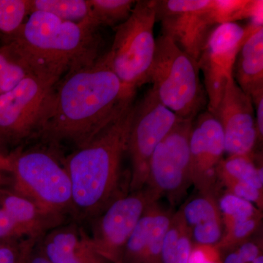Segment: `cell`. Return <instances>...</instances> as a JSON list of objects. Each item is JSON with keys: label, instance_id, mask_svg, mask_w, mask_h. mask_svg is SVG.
Returning <instances> with one entry per match:
<instances>
[{"label": "cell", "instance_id": "obj_25", "mask_svg": "<svg viewBox=\"0 0 263 263\" xmlns=\"http://www.w3.org/2000/svg\"><path fill=\"white\" fill-rule=\"evenodd\" d=\"M221 218H222L224 233L229 231L236 224L243 222L253 216L262 214L252 202L226 193L217 200Z\"/></svg>", "mask_w": 263, "mask_h": 263}, {"label": "cell", "instance_id": "obj_20", "mask_svg": "<svg viewBox=\"0 0 263 263\" xmlns=\"http://www.w3.org/2000/svg\"><path fill=\"white\" fill-rule=\"evenodd\" d=\"M193 249L191 230L179 210L173 215L164 236L162 263H189Z\"/></svg>", "mask_w": 263, "mask_h": 263}, {"label": "cell", "instance_id": "obj_10", "mask_svg": "<svg viewBox=\"0 0 263 263\" xmlns=\"http://www.w3.org/2000/svg\"><path fill=\"white\" fill-rule=\"evenodd\" d=\"M194 119H180L156 147L146 186L171 204L182 199L192 183L190 140Z\"/></svg>", "mask_w": 263, "mask_h": 263}, {"label": "cell", "instance_id": "obj_18", "mask_svg": "<svg viewBox=\"0 0 263 263\" xmlns=\"http://www.w3.org/2000/svg\"><path fill=\"white\" fill-rule=\"evenodd\" d=\"M233 77L242 91L255 104L263 98V27H258L240 48Z\"/></svg>", "mask_w": 263, "mask_h": 263}, {"label": "cell", "instance_id": "obj_5", "mask_svg": "<svg viewBox=\"0 0 263 263\" xmlns=\"http://www.w3.org/2000/svg\"><path fill=\"white\" fill-rule=\"evenodd\" d=\"M198 65L167 36L156 38L153 61L146 84L160 103L181 119H195L208 98L200 79Z\"/></svg>", "mask_w": 263, "mask_h": 263}, {"label": "cell", "instance_id": "obj_6", "mask_svg": "<svg viewBox=\"0 0 263 263\" xmlns=\"http://www.w3.org/2000/svg\"><path fill=\"white\" fill-rule=\"evenodd\" d=\"M156 0L137 1L129 18L116 27L111 48L104 61L132 93L146 84L156 48Z\"/></svg>", "mask_w": 263, "mask_h": 263}, {"label": "cell", "instance_id": "obj_33", "mask_svg": "<svg viewBox=\"0 0 263 263\" xmlns=\"http://www.w3.org/2000/svg\"><path fill=\"white\" fill-rule=\"evenodd\" d=\"M27 263H51L43 254L37 243L33 247L27 259Z\"/></svg>", "mask_w": 263, "mask_h": 263}, {"label": "cell", "instance_id": "obj_26", "mask_svg": "<svg viewBox=\"0 0 263 263\" xmlns=\"http://www.w3.org/2000/svg\"><path fill=\"white\" fill-rule=\"evenodd\" d=\"M30 13L29 0H0V35L3 42L20 30Z\"/></svg>", "mask_w": 263, "mask_h": 263}, {"label": "cell", "instance_id": "obj_17", "mask_svg": "<svg viewBox=\"0 0 263 263\" xmlns=\"http://www.w3.org/2000/svg\"><path fill=\"white\" fill-rule=\"evenodd\" d=\"M0 206L13 218L26 238L34 241H39L50 230L65 222V216L46 212L13 190L0 191Z\"/></svg>", "mask_w": 263, "mask_h": 263}, {"label": "cell", "instance_id": "obj_4", "mask_svg": "<svg viewBox=\"0 0 263 263\" xmlns=\"http://www.w3.org/2000/svg\"><path fill=\"white\" fill-rule=\"evenodd\" d=\"M0 169L11 176L12 190L35 202L46 212L72 215V189L62 161L46 148L10 152Z\"/></svg>", "mask_w": 263, "mask_h": 263}, {"label": "cell", "instance_id": "obj_2", "mask_svg": "<svg viewBox=\"0 0 263 263\" xmlns=\"http://www.w3.org/2000/svg\"><path fill=\"white\" fill-rule=\"evenodd\" d=\"M135 100L89 141L64 160L72 189V215L77 220H92L123 190L122 160L127 142Z\"/></svg>", "mask_w": 263, "mask_h": 263}, {"label": "cell", "instance_id": "obj_12", "mask_svg": "<svg viewBox=\"0 0 263 263\" xmlns=\"http://www.w3.org/2000/svg\"><path fill=\"white\" fill-rule=\"evenodd\" d=\"M262 24L251 22L243 28L237 23L219 24L212 29L199 61L204 77V88L208 98V111L214 114L220 103L228 79L233 76V67L240 48L247 37Z\"/></svg>", "mask_w": 263, "mask_h": 263}, {"label": "cell", "instance_id": "obj_21", "mask_svg": "<svg viewBox=\"0 0 263 263\" xmlns=\"http://www.w3.org/2000/svg\"><path fill=\"white\" fill-rule=\"evenodd\" d=\"M14 43L0 46V95L15 87L29 74L36 72Z\"/></svg>", "mask_w": 263, "mask_h": 263}, {"label": "cell", "instance_id": "obj_38", "mask_svg": "<svg viewBox=\"0 0 263 263\" xmlns=\"http://www.w3.org/2000/svg\"><path fill=\"white\" fill-rule=\"evenodd\" d=\"M117 263H122V262H117Z\"/></svg>", "mask_w": 263, "mask_h": 263}, {"label": "cell", "instance_id": "obj_13", "mask_svg": "<svg viewBox=\"0 0 263 263\" xmlns=\"http://www.w3.org/2000/svg\"><path fill=\"white\" fill-rule=\"evenodd\" d=\"M190 152L192 183L201 195L216 197L218 167L226 151L222 128L210 112L200 113L194 119Z\"/></svg>", "mask_w": 263, "mask_h": 263}, {"label": "cell", "instance_id": "obj_36", "mask_svg": "<svg viewBox=\"0 0 263 263\" xmlns=\"http://www.w3.org/2000/svg\"><path fill=\"white\" fill-rule=\"evenodd\" d=\"M5 173L0 169V191L3 190V186L5 182Z\"/></svg>", "mask_w": 263, "mask_h": 263}, {"label": "cell", "instance_id": "obj_22", "mask_svg": "<svg viewBox=\"0 0 263 263\" xmlns=\"http://www.w3.org/2000/svg\"><path fill=\"white\" fill-rule=\"evenodd\" d=\"M29 3L31 13L43 12L66 22L98 26L91 16L89 0H29Z\"/></svg>", "mask_w": 263, "mask_h": 263}, {"label": "cell", "instance_id": "obj_31", "mask_svg": "<svg viewBox=\"0 0 263 263\" xmlns=\"http://www.w3.org/2000/svg\"><path fill=\"white\" fill-rule=\"evenodd\" d=\"M238 247L236 252L243 263H252L260 255V247L254 242L247 240Z\"/></svg>", "mask_w": 263, "mask_h": 263}, {"label": "cell", "instance_id": "obj_35", "mask_svg": "<svg viewBox=\"0 0 263 263\" xmlns=\"http://www.w3.org/2000/svg\"><path fill=\"white\" fill-rule=\"evenodd\" d=\"M10 152H8V146L0 140V162L6 158Z\"/></svg>", "mask_w": 263, "mask_h": 263}, {"label": "cell", "instance_id": "obj_9", "mask_svg": "<svg viewBox=\"0 0 263 263\" xmlns=\"http://www.w3.org/2000/svg\"><path fill=\"white\" fill-rule=\"evenodd\" d=\"M180 119L160 103L152 88L135 104L127 151L131 162L129 192L146 186L154 151Z\"/></svg>", "mask_w": 263, "mask_h": 263}, {"label": "cell", "instance_id": "obj_16", "mask_svg": "<svg viewBox=\"0 0 263 263\" xmlns=\"http://www.w3.org/2000/svg\"><path fill=\"white\" fill-rule=\"evenodd\" d=\"M37 245L51 263H111L99 253L91 235L77 221L50 230Z\"/></svg>", "mask_w": 263, "mask_h": 263}, {"label": "cell", "instance_id": "obj_7", "mask_svg": "<svg viewBox=\"0 0 263 263\" xmlns=\"http://www.w3.org/2000/svg\"><path fill=\"white\" fill-rule=\"evenodd\" d=\"M60 79L44 72H33L0 95V140L7 146L37 136L52 92Z\"/></svg>", "mask_w": 263, "mask_h": 263}, {"label": "cell", "instance_id": "obj_29", "mask_svg": "<svg viewBox=\"0 0 263 263\" xmlns=\"http://www.w3.org/2000/svg\"><path fill=\"white\" fill-rule=\"evenodd\" d=\"M0 240H29L4 209L0 206Z\"/></svg>", "mask_w": 263, "mask_h": 263}, {"label": "cell", "instance_id": "obj_32", "mask_svg": "<svg viewBox=\"0 0 263 263\" xmlns=\"http://www.w3.org/2000/svg\"><path fill=\"white\" fill-rule=\"evenodd\" d=\"M255 107L256 126H257L258 140L262 141L263 137V98L259 99L254 104Z\"/></svg>", "mask_w": 263, "mask_h": 263}, {"label": "cell", "instance_id": "obj_28", "mask_svg": "<svg viewBox=\"0 0 263 263\" xmlns=\"http://www.w3.org/2000/svg\"><path fill=\"white\" fill-rule=\"evenodd\" d=\"M219 182L226 186L228 190L227 193L233 194L235 196L252 202L259 210H262L263 191L257 190L245 181H237L228 178L219 179Z\"/></svg>", "mask_w": 263, "mask_h": 263}, {"label": "cell", "instance_id": "obj_19", "mask_svg": "<svg viewBox=\"0 0 263 263\" xmlns=\"http://www.w3.org/2000/svg\"><path fill=\"white\" fill-rule=\"evenodd\" d=\"M180 210L197 245L214 247L220 241L224 226L216 197L201 195Z\"/></svg>", "mask_w": 263, "mask_h": 263}, {"label": "cell", "instance_id": "obj_23", "mask_svg": "<svg viewBox=\"0 0 263 263\" xmlns=\"http://www.w3.org/2000/svg\"><path fill=\"white\" fill-rule=\"evenodd\" d=\"M217 174L218 179L228 178L245 181L263 191L262 166L256 164L252 153L228 156L226 159H223L218 167Z\"/></svg>", "mask_w": 263, "mask_h": 263}, {"label": "cell", "instance_id": "obj_37", "mask_svg": "<svg viewBox=\"0 0 263 263\" xmlns=\"http://www.w3.org/2000/svg\"><path fill=\"white\" fill-rule=\"evenodd\" d=\"M252 263H263V257L262 254H260Z\"/></svg>", "mask_w": 263, "mask_h": 263}, {"label": "cell", "instance_id": "obj_1", "mask_svg": "<svg viewBox=\"0 0 263 263\" xmlns=\"http://www.w3.org/2000/svg\"><path fill=\"white\" fill-rule=\"evenodd\" d=\"M136 94L123 86L102 55L57 83L36 136L51 146L78 148L117 117Z\"/></svg>", "mask_w": 263, "mask_h": 263}, {"label": "cell", "instance_id": "obj_15", "mask_svg": "<svg viewBox=\"0 0 263 263\" xmlns=\"http://www.w3.org/2000/svg\"><path fill=\"white\" fill-rule=\"evenodd\" d=\"M174 213L159 201L147 208L128 239L122 263H162L164 236Z\"/></svg>", "mask_w": 263, "mask_h": 263}, {"label": "cell", "instance_id": "obj_11", "mask_svg": "<svg viewBox=\"0 0 263 263\" xmlns=\"http://www.w3.org/2000/svg\"><path fill=\"white\" fill-rule=\"evenodd\" d=\"M160 198L145 186L118 197L92 219L91 239L97 251L111 263L119 262L128 239L147 208Z\"/></svg>", "mask_w": 263, "mask_h": 263}, {"label": "cell", "instance_id": "obj_34", "mask_svg": "<svg viewBox=\"0 0 263 263\" xmlns=\"http://www.w3.org/2000/svg\"><path fill=\"white\" fill-rule=\"evenodd\" d=\"M223 263H243L236 251L231 252L227 256Z\"/></svg>", "mask_w": 263, "mask_h": 263}, {"label": "cell", "instance_id": "obj_24", "mask_svg": "<svg viewBox=\"0 0 263 263\" xmlns=\"http://www.w3.org/2000/svg\"><path fill=\"white\" fill-rule=\"evenodd\" d=\"M134 0H89L91 16L99 27L119 26L130 15Z\"/></svg>", "mask_w": 263, "mask_h": 263}, {"label": "cell", "instance_id": "obj_14", "mask_svg": "<svg viewBox=\"0 0 263 263\" xmlns=\"http://www.w3.org/2000/svg\"><path fill=\"white\" fill-rule=\"evenodd\" d=\"M254 108L251 98L242 91L233 76L230 77L220 103L213 114L222 128L224 151L228 156L253 152L258 140Z\"/></svg>", "mask_w": 263, "mask_h": 263}, {"label": "cell", "instance_id": "obj_27", "mask_svg": "<svg viewBox=\"0 0 263 263\" xmlns=\"http://www.w3.org/2000/svg\"><path fill=\"white\" fill-rule=\"evenodd\" d=\"M262 217V214L253 216L223 233L220 241L215 246L216 248L218 250L233 249L247 241L258 229Z\"/></svg>", "mask_w": 263, "mask_h": 263}, {"label": "cell", "instance_id": "obj_30", "mask_svg": "<svg viewBox=\"0 0 263 263\" xmlns=\"http://www.w3.org/2000/svg\"><path fill=\"white\" fill-rule=\"evenodd\" d=\"M218 249L212 246H199L193 249L189 263H219Z\"/></svg>", "mask_w": 263, "mask_h": 263}, {"label": "cell", "instance_id": "obj_8", "mask_svg": "<svg viewBox=\"0 0 263 263\" xmlns=\"http://www.w3.org/2000/svg\"><path fill=\"white\" fill-rule=\"evenodd\" d=\"M162 34L198 62L212 29L223 24L217 0H156Z\"/></svg>", "mask_w": 263, "mask_h": 263}, {"label": "cell", "instance_id": "obj_3", "mask_svg": "<svg viewBox=\"0 0 263 263\" xmlns=\"http://www.w3.org/2000/svg\"><path fill=\"white\" fill-rule=\"evenodd\" d=\"M99 29L95 24L73 23L33 12L20 30L3 43H14L34 70L62 79L101 57Z\"/></svg>", "mask_w": 263, "mask_h": 263}]
</instances>
